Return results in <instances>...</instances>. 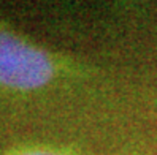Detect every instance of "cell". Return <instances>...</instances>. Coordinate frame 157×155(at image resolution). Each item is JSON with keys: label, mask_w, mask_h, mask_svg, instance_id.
<instances>
[{"label": "cell", "mask_w": 157, "mask_h": 155, "mask_svg": "<svg viewBox=\"0 0 157 155\" xmlns=\"http://www.w3.org/2000/svg\"><path fill=\"white\" fill-rule=\"evenodd\" d=\"M101 81L100 67L33 41L0 14V100L21 103L76 94Z\"/></svg>", "instance_id": "6da1fadb"}, {"label": "cell", "mask_w": 157, "mask_h": 155, "mask_svg": "<svg viewBox=\"0 0 157 155\" xmlns=\"http://www.w3.org/2000/svg\"><path fill=\"white\" fill-rule=\"evenodd\" d=\"M0 155H95V153H87L84 150L68 147V146L27 142L21 146H14L11 149H6L3 152H0ZM116 155H124V153H116Z\"/></svg>", "instance_id": "7a4b0ae2"}]
</instances>
